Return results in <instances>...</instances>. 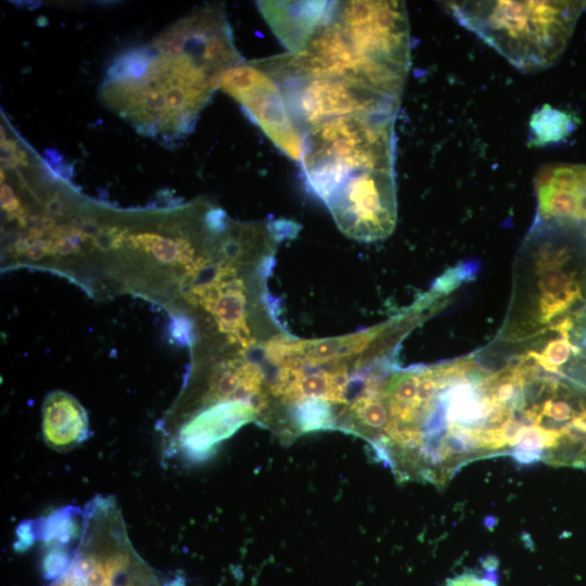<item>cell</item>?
Returning a JSON list of instances; mask_svg holds the SVG:
<instances>
[{
  "label": "cell",
  "mask_w": 586,
  "mask_h": 586,
  "mask_svg": "<svg viewBox=\"0 0 586 586\" xmlns=\"http://www.w3.org/2000/svg\"><path fill=\"white\" fill-rule=\"evenodd\" d=\"M240 62L224 7L204 4L149 43L118 54L100 94L138 131L178 139L193 129L224 75Z\"/></svg>",
  "instance_id": "cell-1"
},
{
  "label": "cell",
  "mask_w": 586,
  "mask_h": 586,
  "mask_svg": "<svg viewBox=\"0 0 586 586\" xmlns=\"http://www.w3.org/2000/svg\"><path fill=\"white\" fill-rule=\"evenodd\" d=\"M586 329V224L535 219L517 252L512 290L496 337L524 341Z\"/></svg>",
  "instance_id": "cell-2"
},
{
  "label": "cell",
  "mask_w": 586,
  "mask_h": 586,
  "mask_svg": "<svg viewBox=\"0 0 586 586\" xmlns=\"http://www.w3.org/2000/svg\"><path fill=\"white\" fill-rule=\"evenodd\" d=\"M447 7L509 63L532 72L562 55L586 1H450Z\"/></svg>",
  "instance_id": "cell-3"
},
{
  "label": "cell",
  "mask_w": 586,
  "mask_h": 586,
  "mask_svg": "<svg viewBox=\"0 0 586 586\" xmlns=\"http://www.w3.org/2000/svg\"><path fill=\"white\" fill-rule=\"evenodd\" d=\"M394 115H351L323 122L304 140L302 165L313 191L324 201L349 178L394 169Z\"/></svg>",
  "instance_id": "cell-4"
},
{
  "label": "cell",
  "mask_w": 586,
  "mask_h": 586,
  "mask_svg": "<svg viewBox=\"0 0 586 586\" xmlns=\"http://www.w3.org/2000/svg\"><path fill=\"white\" fill-rule=\"evenodd\" d=\"M272 78L278 84L288 113L304 140L310 129L333 118L367 114L396 116L400 103L365 85L344 78Z\"/></svg>",
  "instance_id": "cell-5"
},
{
  "label": "cell",
  "mask_w": 586,
  "mask_h": 586,
  "mask_svg": "<svg viewBox=\"0 0 586 586\" xmlns=\"http://www.w3.org/2000/svg\"><path fill=\"white\" fill-rule=\"evenodd\" d=\"M331 17L357 52L407 76L410 30L403 1H334Z\"/></svg>",
  "instance_id": "cell-6"
},
{
  "label": "cell",
  "mask_w": 586,
  "mask_h": 586,
  "mask_svg": "<svg viewBox=\"0 0 586 586\" xmlns=\"http://www.w3.org/2000/svg\"><path fill=\"white\" fill-rule=\"evenodd\" d=\"M323 202L347 237L366 242L385 239L397 218L395 171L382 169L354 176Z\"/></svg>",
  "instance_id": "cell-7"
},
{
  "label": "cell",
  "mask_w": 586,
  "mask_h": 586,
  "mask_svg": "<svg viewBox=\"0 0 586 586\" xmlns=\"http://www.w3.org/2000/svg\"><path fill=\"white\" fill-rule=\"evenodd\" d=\"M231 95L264 133L289 157L301 161L304 136L292 122L278 84L253 61L240 62L222 77Z\"/></svg>",
  "instance_id": "cell-8"
},
{
  "label": "cell",
  "mask_w": 586,
  "mask_h": 586,
  "mask_svg": "<svg viewBox=\"0 0 586 586\" xmlns=\"http://www.w3.org/2000/svg\"><path fill=\"white\" fill-rule=\"evenodd\" d=\"M537 216L586 224V164L552 163L535 178Z\"/></svg>",
  "instance_id": "cell-9"
},
{
  "label": "cell",
  "mask_w": 586,
  "mask_h": 586,
  "mask_svg": "<svg viewBox=\"0 0 586 586\" xmlns=\"http://www.w3.org/2000/svg\"><path fill=\"white\" fill-rule=\"evenodd\" d=\"M333 2L258 1L257 8L289 52H297L329 17Z\"/></svg>",
  "instance_id": "cell-10"
},
{
  "label": "cell",
  "mask_w": 586,
  "mask_h": 586,
  "mask_svg": "<svg viewBox=\"0 0 586 586\" xmlns=\"http://www.w3.org/2000/svg\"><path fill=\"white\" fill-rule=\"evenodd\" d=\"M89 434L88 415L73 395L60 390L47 395L42 404V435L51 449L69 451Z\"/></svg>",
  "instance_id": "cell-11"
},
{
  "label": "cell",
  "mask_w": 586,
  "mask_h": 586,
  "mask_svg": "<svg viewBox=\"0 0 586 586\" xmlns=\"http://www.w3.org/2000/svg\"><path fill=\"white\" fill-rule=\"evenodd\" d=\"M75 586H186L153 571L132 548L115 555L93 577Z\"/></svg>",
  "instance_id": "cell-12"
},
{
  "label": "cell",
  "mask_w": 586,
  "mask_h": 586,
  "mask_svg": "<svg viewBox=\"0 0 586 586\" xmlns=\"http://www.w3.org/2000/svg\"><path fill=\"white\" fill-rule=\"evenodd\" d=\"M531 126L536 143L557 142L572 132L574 118L566 112L547 105L533 116Z\"/></svg>",
  "instance_id": "cell-13"
},
{
  "label": "cell",
  "mask_w": 586,
  "mask_h": 586,
  "mask_svg": "<svg viewBox=\"0 0 586 586\" xmlns=\"http://www.w3.org/2000/svg\"><path fill=\"white\" fill-rule=\"evenodd\" d=\"M445 586H498L497 577L491 572H464L449 578Z\"/></svg>",
  "instance_id": "cell-14"
}]
</instances>
